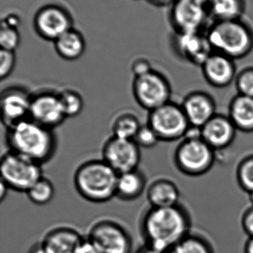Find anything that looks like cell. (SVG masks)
<instances>
[{
	"mask_svg": "<svg viewBox=\"0 0 253 253\" xmlns=\"http://www.w3.org/2000/svg\"><path fill=\"white\" fill-rule=\"evenodd\" d=\"M191 228V216L181 204L168 208L151 207L141 224L146 245L165 253L188 236Z\"/></svg>",
	"mask_w": 253,
	"mask_h": 253,
	"instance_id": "cell-1",
	"label": "cell"
},
{
	"mask_svg": "<svg viewBox=\"0 0 253 253\" xmlns=\"http://www.w3.org/2000/svg\"><path fill=\"white\" fill-rule=\"evenodd\" d=\"M7 143L10 151L42 164L54 154L56 141L52 129L31 119L7 128Z\"/></svg>",
	"mask_w": 253,
	"mask_h": 253,
	"instance_id": "cell-2",
	"label": "cell"
},
{
	"mask_svg": "<svg viewBox=\"0 0 253 253\" xmlns=\"http://www.w3.org/2000/svg\"><path fill=\"white\" fill-rule=\"evenodd\" d=\"M118 175L105 161H89L76 171L74 184L79 194L86 200L104 203L116 196Z\"/></svg>",
	"mask_w": 253,
	"mask_h": 253,
	"instance_id": "cell-3",
	"label": "cell"
},
{
	"mask_svg": "<svg viewBox=\"0 0 253 253\" xmlns=\"http://www.w3.org/2000/svg\"><path fill=\"white\" fill-rule=\"evenodd\" d=\"M213 52L239 59L248 56L253 48V32L241 19L215 21L206 33Z\"/></svg>",
	"mask_w": 253,
	"mask_h": 253,
	"instance_id": "cell-4",
	"label": "cell"
},
{
	"mask_svg": "<svg viewBox=\"0 0 253 253\" xmlns=\"http://www.w3.org/2000/svg\"><path fill=\"white\" fill-rule=\"evenodd\" d=\"M215 152L202 136L184 137L175 150L174 161L178 170L184 175L202 176L215 165Z\"/></svg>",
	"mask_w": 253,
	"mask_h": 253,
	"instance_id": "cell-5",
	"label": "cell"
},
{
	"mask_svg": "<svg viewBox=\"0 0 253 253\" xmlns=\"http://www.w3.org/2000/svg\"><path fill=\"white\" fill-rule=\"evenodd\" d=\"M0 173L9 188L25 193L43 177L41 164L10 150L1 157Z\"/></svg>",
	"mask_w": 253,
	"mask_h": 253,
	"instance_id": "cell-6",
	"label": "cell"
},
{
	"mask_svg": "<svg viewBox=\"0 0 253 253\" xmlns=\"http://www.w3.org/2000/svg\"><path fill=\"white\" fill-rule=\"evenodd\" d=\"M86 238L101 253H131L133 248L129 232L114 220L97 221L89 227Z\"/></svg>",
	"mask_w": 253,
	"mask_h": 253,
	"instance_id": "cell-7",
	"label": "cell"
},
{
	"mask_svg": "<svg viewBox=\"0 0 253 253\" xmlns=\"http://www.w3.org/2000/svg\"><path fill=\"white\" fill-rule=\"evenodd\" d=\"M147 124L164 141L183 139L190 127L181 105L172 102L150 111Z\"/></svg>",
	"mask_w": 253,
	"mask_h": 253,
	"instance_id": "cell-8",
	"label": "cell"
},
{
	"mask_svg": "<svg viewBox=\"0 0 253 253\" xmlns=\"http://www.w3.org/2000/svg\"><path fill=\"white\" fill-rule=\"evenodd\" d=\"M132 89L137 102L150 112L171 102L170 84L164 76L157 71L135 77Z\"/></svg>",
	"mask_w": 253,
	"mask_h": 253,
	"instance_id": "cell-9",
	"label": "cell"
},
{
	"mask_svg": "<svg viewBox=\"0 0 253 253\" xmlns=\"http://www.w3.org/2000/svg\"><path fill=\"white\" fill-rule=\"evenodd\" d=\"M209 16L203 0H175L171 9V22L177 34L201 33Z\"/></svg>",
	"mask_w": 253,
	"mask_h": 253,
	"instance_id": "cell-10",
	"label": "cell"
},
{
	"mask_svg": "<svg viewBox=\"0 0 253 253\" xmlns=\"http://www.w3.org/2000/svg\"><path fill=\"white\" fill-rule=\"evenodd\" d=\"M102 156V160L117 173L121 174L138 169L141 162V150L134 139L113 135L105 142Z\"/></svg>",
	"mask_w": 253,
	"mask_h": 253,
	"instance_id": "cell-11",
	"label": "cell"
},
{
	"mask_svg": "<svg viewBox=\"0 0 253 253\" xmlns=\"http://www.w3.org/2000/svg\"><path fill=\"white\" fill-rule=\"evenodd\" d=\"M66 118L59 94L44 92L32 96L30 119L37 124L52 129Z\"/></svg>",
	"mask_w": 253,
	"mask_h": 253,
	"instance_id": "cell-12",
	"label": "cell"
},
{
	"mask_svg": "<svg viewBox=\"0 0 253 253\" xmlns=\"http://www.w3.org/2000/svg\"><path fill=\"white\" fill-rule=\"evenodd\" d=\"M32 96L21 87L6 89L1 93V118L7 128L30 119Z\"/></svg>",
	"mask_w": 253,
	"mask_h": 253,
	"instance_id": "cell-13",
	"label": "cell"
},
{
	"mask_svg": "<svg viewBox=\"0 0 253 253\" xmlns=\"http://www.w3.org/2000/svg\"><path fill=\"white\" fill-rule=\"evenodd\" d=\"M35 28L43 38L57 40L62 34L71 29V19L64 9L49 5L39 10L35 16Z\"/></svg>",
	"mask_w": 253,
	"mask_h": 253,
	"instance_id": "cell-14",
	"label": "cell"
},
{
	"mask_svg": "<svg viewBox=\"0 0 253 253\" xmlns=\"http://www.w3.org/2000/svg\"><path fill=\"white\" fill-rule=\"evenodd\" d=\"M190 126L202 128L216 113L215 99L204 91L190 92L181 104Z\"/></svg>",
	"mask_w": 253,
	"mask_h": 253,
	"instance_id": "cell-15",
	"label": "cell"
},
{
	"mask_svg": "<svg viewBox=\"0 0 253 253\" xmlns=\"http://www.w3.org/2000/svg\"><path fill=\"white\" fill-rule=\"evenodd\" d=\"M234 59L213 52L202 65V70L207 83L216 88H225L236 80V67Z\"/></svg>",
	"mask_w": 253,
	"mask_h": 253,
	"instance_id": "cell-16",
	"label": "cell"
},
{
	"mask_svg": "<svg viewBox=\"0 0 253 253\" xmlns=\"http://www.w3.org/2000/svg\"><path fill=\"white\" fill-rule=\"evenodd\" d=\"M237 131L228 116L216 114L201 128V135L202 139L217 151L230 147Z\"/></svg>",
	"mask_w": 253,
	"mask_h": 253,
	"instance_id": "cell-17",
	"label": "cell"
},
{
	"mask_svg": "<svg viewBox=\"0 0 253 253\" xmlns=\"http://www.w3.org/2000/svg\"><path fill=\"white\" fill-rule=\"evenodd\" d=\"M175 43L180 56L201 67L213 53L206 34L202 35V33L177 34Z\"/></svg>",
	"mask_w": 253,
	"mask_h": 253,
	"instance_id": "cell-18",
	"label": "cell"
},
{
	"mask_svg": "<svg viewBox=\"0 0 253 253\" xmlns=\"http://www.w3.org/2000/svg\"><path fill=\"white\" fill-rule=\"evenodd\" d=\"M84 239L76 229L59 226L49 230L40 242L48 253H77Z\"/></svg>",
	"mask_w": 253,
	"mask_h": 253,
	"instance_id": "cell-19",
	"label": "cell"
},
{
	"mask_svg": "<svg viewBox=\"0 0 253 253\" xmlns=\"http://www.w3.org/2000/svg\"><path fill=\"white\" fill-rule=\"evenodd\" d=\"M147 196L152 208H168L180 204L179 189L173 181L166 178L153 181L149 187Z\"/></svg>",
	"mask_w": 253,
	"mask_h": 253,
	"instance_id": "cell-20",
	"label": "cell"
},
{
	"mask_svg": "<svg viewBox=\"0 0 253 253\" xmlns=\"http://www.w3.org/2000/svg\"><path fill=\"white\" fill-rule=\"evenodd\" d=\"M227 116L237 130L253 132V98L240 94L235 96L229 105Z\"/></svg>",
	"mask_w": 253,
	"mask_h": 253,
	"instance_id": "cell-21",
	"label": "cell"
},
{
	"mask_svg": "<svg viewBox=\"0 0 253 253\" xmlns=\"http://www.w3.org/2000/svg\"><path fill=\"white\" fill-rule=\"evenodd\" d=\"M145 187V176L139 170L123 172L118 175L116 196L123 201L135 200L144 193Z\"/></svg>",
	"mask_w": 253,
	"mask_h": 253,
	"instance_id": "cell-22",
	"label": "cell"
},
{
	"mask_svg": "<svg viewBox=\"0 0 253 253\" xmlns=\"http://www.w3.org/2000/svg\"><path fill=\"white\" fill-rule=\"evenodd\" d=\"M54 42L58 54L67 60L79 59L84 53L86 47L83 36L72 28L55 40Z\"/></svg>",
	"mask_w": 253,
	"mask_h": 253,
	"instance_id": "cell-23",
	"label": "cell"
},
{
	"mask_svg": "<svg viewBox=\"0 0 253 253\" xmlns=\"http://www.w3.org/2000/svg\"><path fill=\"white\" fill-rule=\"evenodd\" d=\"M209 15L215 21L241 19L245 10V0H211L208 5Z\"/></svg>",
	"mask_w": 253,
	"mask_h": 253,
	"instance_id": "cell-24",
	"label": "cell"
},
{
	"mask_svg": "<svg viewBox=\"0 0 253 253\" xmlns=\"http://www.w3.org/2000/svg\"><path fill=\"white\" fill-rule=\"evenodd\" d=\"M166 253H215V251L206 237L191 232Z\"/></svg>",
	"mask_w": 253,
	"mask_h": 253,
	"instance_id": "cell-25",
	"label": "cell"
},
{
	"mask_svg": "<svg viewBox=\"0 0 253 253\" xmlns=\"http://www.w3.org/2000/svg\"><path fill=\"white\" fill-rule=\"evenodd\" d=\"M141 126L135 116L124 114L119 116L113 123V133L118 138L134 139Z\"/></svg>",
	"mask_w": 253,
	"mask_h": 253,
	"instance_id": "cell-26",
	"label": "cell"
},
{
	"mask_svg": "<svg viewBox=\"0 0 253 253\" xmlns=\"http://www.w3.org/2000/svg\"><path fill=\"white\" fill-rule=\"evenodd\" d=\"M54 187L47 178H40L27 191L28 199L37 205L49 204L54 196Z\"/></svg>",
	"mask_w": 253,
	"mask_h": 253,
	"instance_id": "cell-27",
	"label": "cell"
},
{
	"mask_svg": "<svg viewBox=\"0 0 253 253\" xmlns=\"http://www.w3.org/2000/svg\"><path fill=\"white\" fill-rule=\"evenodd\" d=\"M236 179L239 187L248 193L253 192V154L244 158L236 169Z\"/></svg>",
	"mask_w": 253,
	"mask_h": 253,
	"instance_id": "cell-28",
	"label": "cell"
},
{
	"mask_svg": "<svg viewBox=\"0 0 253 253\" xmlns=\"http://www.w3.org/2000/svg\"><path fill=\"white\" fill-rule=\"evenodd\" d=\"M59 96L67 118L77 117L83 111L84 102L80 93L73 90H65Z\"/></svg>",
	"mask_w": 253,
	"mask_h": 253,
	"instance_id": "cell-29",
	"label": "cell"
},
{
	"mask_svg": "<svg viewBox=\"0 0 253 253\" xmlns=\"http://www.w3.org/2000/svg\"><path fill=\"white\" fill-rule=\"evenodd\" d=\"M238 94L253 98V67L242 69L235 80Z\"/></svg>",
	"mask_w": 253,
	"mask_h": 253,
	"instance_id": "cell-30",
	"label": "cell"
},
{
	"mask_svg": "<svg viewBox=\"0 0 253 253\" xmlns=\"http://www.w3.org/2000/svg\"><path fill=\"white\" fill-rule=\"evenodd\" d=\"M20 42V36L18 29L1 23L0 44L1 50L14 51Z\"/></svg>",
	"mask_w": 253,
	"mask_h": 253,
	"instance_id": "cell-31",
	"label": "cell"
},
{
	"mask_svg": "<svg viewBox=\"0 0 253 253\" xmlns=\"http://www.w3.org/2000/svg\"><path fill=\"white\" fill-rule=\"evenodd\" d=\"M134 141L140 147L151 148L154 147L160 140L152 128L147 124L141 126L134 138Z\"/></svg>",
	"mask_w": 253,
	"mask_h": 253,
	"instance_id": "cell-32",
	"label": "cell"
},
{
	"mask_svg": "<svg viewBox=\"0 0 253 253\" xmlns=\"http://www.w3.org/2000/svg\"><path fill=\"white\" fill-rule=\"evenodd\" d=\"M0 78L1 80L7 78L15 67L16 63V56L14 51H9V50H1L0 53Z\"/></svg>",
	"mask_w": 253,
	"mask_h": 253,
	"instance_id": "cell-33",
	"label": "cell"
},
{
	"mask_svg": "<svg viewBox=\"0 0 253 253\" xmlns=\"http://www.w3.org/2000/svg\"><path fill=\"white\" fill-rule=\"evenodd\" d=\"M152 71L151 64L145 59H138L132 65V71L135 77H142Z\"/></svg>",
	"mask_w": 253,
	"mask_h": 253,
	"instance_id": "cell-34",
	"label": "cell"
},
{
	"mask_svg": "<svg viewBox=\"0 0 253 253\" xmlns=\"http://www.w3.org/2000/svg\"><path fill=\"white\" fill-rule=\"evenodd\" d=\"M242 226L249 238H253V206L247 209L242 215Z\"/></svg>",
	"mask_w": 253,
	"mask_h": 253,
	"instance_id": "cell-35",
	"label": "cell"
},
{
	"mask_svg": "<svg viewBox=\"0 0 253 253\" xmlns=\"http://www.w3.org/2000/svg\"><path fill=\"white\" fill-rule=\"evenodd\" d=\"M77 253H101L99 250L87 239L85 237L80 246L77 250Z\"/></svg>",
	"mask_w": 253,
	"mask_h": 253,
	"instance_id": "cell-36",
	"label": "cell"
},
{
	"mask_svg": "<svg viewBox=\"0 0 253 253\" xmlns=\"http://www.w3.org/2000/svg\"><path fill=\"white\" fill-rule=\"evenodd\" d=\"M1 23L4 25H7V26L11 27V28H16L19 26L21 23L20 18L19 17L18 15L11 13V14L7 15V16L2 19Z\"/></svg>",
	"mask_w": 253,
	"mask_h": 253,
	"instance_id": "cell-37",
	"label": "cell"
},
{
	"mask_svg": "<svg viewBox=\"0 0 253 253\" xmlns=\"http://www.w3.org/2000/svg\"><path fill=\"white\" fill-rule=\"evenodd\" d=\"M28 253H48L41 242L35 244L30 248Z\"/></svg>",
	"mask_w": 253,
	"mask_h": 253,
	"instance_id": "cell-38",
	"label": "cell"
},
{
	"mask_svg": "<svg viewBox=\"0 0 253 253\" xmlns=\"http://www.w3.org/2000/svg\"><path fill=\"white\" fill-rule=\"evenodd\" d=\"M9 187H7V184L1 180V184H0V199L2 201L5 198L7 195V190Z\"/></svg>",
	"mask_w": 253,
	"mask_h": 253,
	"instance_id": "cell-39",
	"label": "cell"
},
{
	"mask_svg": "<svg viewBox=\"0 0 253 253\" xmlns=\"http://www.w3.org/2000/svg\"><path fill=\"white\" fill-rule=\"evenodd\" d=\"M175 0H150L151 2L157 6H166L173 4Z\"/></svg>",
	"mask_w": 253,
	"mask_h": 253,
	"instance_id": "cell-40",
	"label": "cell"
},
{
	"mask_svg": "<svg viewBox=\"0 0 253 253\" xmlns=\"http://www.w3.org/2000/svg\"><path fill=\"white\" fill-rule=\"evenodd\" d=\"M245 253H253V238H249L244 248Z\"/></svg>",
	"mask_w": 253,
	"mask_h": 253,
	"instance_id": "cell-41",
	"label": "cell"
},
{
	"mask_svg": "<svg viewBox=\"0 0 253 253\" xmlns=\"http://www.w3.org/2000/svg\"><path fill=\"white\" fill-rule=\"evenodd\" d=\"M137 253H165L163 252H160V251H157V250L153 249V248H150V247L145 246L143 247L142 248L139 250Z\"/></svg>",
	"mask_w": 253,
	"mask_h": 253,
	"instance_id": "cell-42",
	"label": "cell"
},
{
	"mask_svg": "<svg viewBox=\"0 0 253 253\" xmlns=\"http://www.w3.org/2000/svg\"><path fill=\"white\" fill-rule=\"evenodd\" d=\"M249 199L250 201H251V205H252V206H253V193H250Z\"/></svg>",
	"mask_w": 253,
	"mask_h": 253,
	"instance_id": "cell-43",
	"label": "cell"
},
{
	"mask_svg": "<svg viewBox=\"0 0 253 253\" xmlns=\"http://www.w3.org/2000/svg\"><path fill=\"white\" fill-rule=\"evenodd\" d=\"M203 1L207 4V5H209V3L210 2L211 0H203Z\"/></svg>",
	"mask_w": 253,
	"mask_h": 253,
	"instance_id": "cell-44",
	"label": "cell"
}]
</instances>
